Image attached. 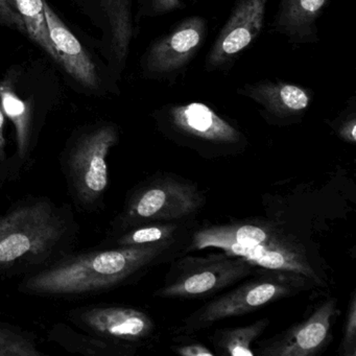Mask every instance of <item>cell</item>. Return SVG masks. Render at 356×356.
I'll return each mask as SVG.
<instances>
[{
  "label": "cell",
  "instance_id": "1",
  "mask_svg": "<svg viewBox=\"0 0 356 356\" xmlns=\"http://www.w3.org/2000/svg\"><path fill=\"white\" fill-rule=\"evenodd\" d=\"M191 236L84 254L26 279L24 291L44 295H79L122 284L158 264L184 255Z\"/></svg>",
  "mask_w": 356,
  "mask_h": 356
},
{
  "label": "cell",
  "instance_id": "2",
  "mask_svg": "<svg viewBox=\"0 0 356 356\" xmlns=\"http://www.w3.org/2000/svg\"><path fill=\"white\" fill-rule=\"evenodd\" d=\"M214 248L257 268L296 273L323 285L303 243L291 233L259 218L210 225L191 235L187 252Z\"/></svg>",
  "mask_w": 356,
  "mask_h": 356
},
{
  "label": "cell",
  "instance_id": "3",
  "mask_svg": "<svg viewBox=\"0 0 356 356\" xmlns=\"http://www.w3.org/2000/svg\"><path fill=\"white\" fill-rule=\"evenodd\" d=\"M253 275V278L210 300L186 316L183 320L181 332H197L225 318L243 316L316 285L312 279L296 273L259 268Z\"/></svg>",
  "mask_w": 356,
  "mask_h": 356
},
{
  "label": "cell",
  "instance_id": "4",
  "mask_svg": "<svg viewBox=\"0 0 356 356\" xmlns=\"http://www.w3.org/2000/svg\"><path fill=\"white\" fill-rule=\"evenodd\" d=\"M257 266L230 254L181 255L172 260L155 296L168 299H205L252 276Z\"/></svg>",
  "mask_w": 356,
  "mask_h": 356
},
{
  "label": "cell",
  "instance_id": "5",
  "mask_svg": "<svg viewBox=\"0 0 356 356\" xmlns=\"http://www.w3.org/2000/svg\"><path fill=\"white\" fill-rule=\"evenodd\" d=\"M63 233V222L54 208L43 202L0 216V268L45 253Z\"/></svg>",
  "mask_w": 356,
  "mask_h": 356
},
{
  "label": "cell",
  "instance_id": "6",
  "mask_svg": "<svg viewBox=\"0 0 356 356\" xmlns=\"http://www.w3.org/2000/svg\"><path fill=\"white\" fill-rule=\"evenodd\" d=\"M204 204L203 193L193 183L174 176H161L134 193L124 218L133 228L152 222H188Z\"/></svg>",
  "mask_w": 356,
  "mask_h": 356
},
{
  "label": "cell",
  "instance_id": "7",
  "mask_svg": "<svg viewBox=\"0 0 356 356\" xmlns=\"http://www.w3.org/2000/svg\"><path fill=\"white\" fill-rule=\"evenodd\" d=\"M207 37V22L199 16L188 17L172 32L156 41L143 58L147 76L172 80L188 65Z\"/></svg>",
  "mask_w": 356,
  "mask_h": 356
},
{
  "label": "cell",
  "instance_id": "8",
  "mask_svg": "<svg viewBox=\"0 0 356 356\" xmlns=\"http://www.w3.org/2000/svg\"><path fill=\"white\" fill-rule=\"evenodd\" d=\"M337 300L329 298L309 316L273 339L260 341L256 354L261 356H312L330 343Z\"/></svg>",
  "mask_w": 356,
  "mask_h": 356
},
{
  "label": "cell",
  "instance_id": "9",
  "mask_svg": "<svg viewBox=\"0 0 356 356\" xmlns=\"http://www.w3.org/2000/svg\"><path fill=\"white\" fill-rule=\"evenodd\" d=\"M118 139L115 129L104 127L81 139L72 152L70 172L74 188L83 202L95 201L107 189L108 154Z\"/></svg>",
  "mask_w": 356,
  "mask_h": 356
},
{
  "label": "cell",
  "instance_id": "10",
  "mask_svg": "<svg viewBox=\"0 0 356 356\" xmlns=\"http://www.w3.org/2000/svg\"><path fill=\"white\" fill-rule=\"evenodd\" d=\"M268 0H238L206 58L210 72L229 67L261 32Z\"/></svg>",
  "mask_w": 356,
  "mask_h": 356
},
{
  "label": "cell",
  "instance_id": "11",
  "mask_svg": "<svg viewBox=\"0 0 356 356\" xmlns=\"http://www.w3.org/2000/svg\"><path fill=\"white\" fill-rule=\"evenodd\" d=\"M168 122L175 134L191 143L220 149L245 143L237 129L202 103L172 106L168 112Z\"/></svg>",
  "mask_w": 356,
  "mask_h": 356
},
{
  "label": "cell",
  "instance_id": "12",
  "mask_svg": "<svg viewBox=\"0 0 356 356\" xmlns=\"http://www.w3.org/2000/svg\"><path fill=\"white\" fill-rule=\"evenodd\" d=\"M239 93L261 106L266 118L279 122L297 120L312 101L310 93L298 85L268 81L245 85Z\"/></svg>",
  "mask_w": 356,
  "mask_h": 356
},
{
  "label": "cell",
  "instance_id": "13",
  "mask_svg": "<svg viewBox=\"0 0 356 356\" xmlns=\"http://www.w3.org/2000/svg\"><path fill=\"white\" fill-rule=\"evenodd\" d=\"M81 318L95 332L122 341H141L154 331V322L149 314L135 308L122 306L91 308Z\"/></svg>",
  "mask_w": 356,
  "mask_h": 356
},
{
  "label": "cell",
  "instance_id": "14",
  "mask_svg": "<svg viewBox=\"0 0 356 356\" xmlns=\"http://www.w3.org/2000/svg\"><path fill=\"white\" fill-rule=\"evenodd\" d=\"M45 19L54 49L59 58V63L66 72L87 87L97 86V76L95 64L83 49L78 39L58 17L49 3L43 0Z\"/></svg>",
  "mask_w": 356,
  "mask_h": 356
},
{
  "label": "cell",
  "instance_id": "15",
  "mask_svg": "<svg viewBox=\"0 0 356 356\" xmlns=\"http://www.w3.org/2000/svg\"><path fill=\"white\" fill-rule=\"evenodd\" d=\"M330 0H280L272 28L291 43L314 42L318 35L316 22Z\"/></svg>",
  "mask_w": 356,
  "mask_h": 356
},
{
  "label": "cell",
  "instance_id": "16",
  "mask_svg": "<svg viewBox=\"0 0 356 356\" xmlns=\"http://www.w3.org/2000/svg\"><path fill=\"white\" fill-rule=\"evenodd\" d=\"M270 325L268 318H261L247 326L216 330L211 337L216 353L218 355L253 356L252 343Z\"/></svg>",
  "mask_w": 356,
  "mask_h": 356
},
{
  "label": "cell",
  "instance_id": "17",
  "mask_svg": "<svg viewBox=\"0 0 356 356\" xmlns=\"http://www.w3.org/2000/svg\"><path fill=\"white\" fill-rule=\"evenodd\" d=\"M12 3L24 22L30 38L40 45L56 61L59 62V58L49 37L43 0H12Z\"/></svg>",
  "mask_w": 356,
  "mask_h": 356
},
{
  "label": "cell",
  "instance_id": "18",
  "mask_svg": "<svg viewBox=\"0 0 356 356\" xmlns=\"http://www.w3.org/2000/svg\"><path fill=\"white\" fill-rule=\"evenodd\" d=\"M0 101L6 115L15 126L18 154L24 158L28 153L30 137V111L28 106L6 83H0Z\"/></svg>",
  "mask_w": 356,
  "mask_h": 356
},
{
  "label": "cell",
  "instance_id": "19",
  "mask_svg": "<svg viewBox=\"0 0 356 356\" xmlns=\"http://www.w3.org/2000/svg\"><path fill=\"white\" fill-rule=\"evenodd\" d=\"M185 222H163L140 225L124 233L118 239V245H147L184 236L189 233Z\"/></svg>",
  "mask_w": 356,
  "mask_h": 356
},
{
  "label": "cell",
  "instance_id": "20",
  "mask_svg": "<svg viewBox=\"0 0 356 356\" xmlns=\"http://www.w3.org/2000/svg\"><path fill=\"white\" fill-rule=\"evenodd\" d=\"M113 8L114 45L118 61H122L128 54L129 43L132 37L130 19V0H114Z\"/></svg>",
  "mask_w": 356,
  "mask_h": 356
},
{
  "label": "cell",
  "instance_id": "21",
  "mask_svg": "<svg viewBox=\"0 0 356 356\" xmlns=\"http://www.w3.org/2000/svg\"><path fill=\"white\" fill-rule=\"evenodd\" d=\"M36 346L19 333L0 328V356L40 355Z\"/></svg>",
  "mask_w": 356,
  "mask_h": 356
},
{
  "label": "cell",
  "instance_id": "22",
  "mask_svg": "<svg viewBox=\"0 0 356 356\" xmlns=\"http://www.w3.org/2000/svg\"><path fill=\"white\" fill-rule=\"evenodd\" d=\"M341 353L343 356L356 355V297L355 291L352 293L346 316L345 327H343V341H341Z\"/></svg>",
  "mask_w": 356,
  "mask_h": 356
},
{
  "label": "cell",
  "instance_id": "23",
  "mask_svg": "<svg viewBox=\"0 0 356 356\" xmlns=\"http://www.w3.org/2000/svg\"><path fill=\"white\" fill-rule=\"evenodd\" d=\"M184 0H145V11L149 16H162L181 9Z\"/></svg>",
  "mask_w": 356,
  "mask_h": 356
},
{
  "label": "cell",
  "instance_id": "24",
  "mask_svg": "<svg viewBox=\"0 0 356 356\" xmlns=\"http://www.w3.org/2000/svg\"><path fill=\"white\" fill-rule=\"evenodd\" d=\"M0 20L26 34V26L18 15L12 0H0Z\"/></svg>",
  "mask_w": 356,
  "mask_h": 356
},
{
  "label": "cell",
  "instance_id": "25",
  "mask_svg": "<svg viewBox=\"0 0 356 356\" xmlns=\"http://www.w3.org/2000/svg\"><path fill=\"white\" fill-rule=\"evenodd\" d=\"M175 352L182 356H213V352L202 343H189L174 348Z\"/></svg>",
  "mask_w": 356,
  "mask_h": 356
},
{
  "label": "cell",
  "instance_id": "26",
  "mask_svg": "<svg viewBox=\"0 0 356 356\" xmlns=\"http://www.w3.org/2000/svg\"><path fill=\"white\" fill-rule=\"evenodd\" d=\"M356 120L354 114H352L350 120L343 122L339 129V135L341 139L350 143H355L356 141Z\"/></svg>",
  "mask_w": 356,
  "mask_h": 356
},
{
  "label": "cell",
  "instance_id": "27",
  "mask_svg": "<svg viewBox=\"0 0 356 356\" xmlns=\"http://www.w3.org/2000/svg\"><path fill=\"white\" fill-rule=\"evenodd\" d=\"M3 126H5V114L0 110V160L5 159V137H3Z\"/></svg>",
  "mask_w": 356,
  "mask_h": 356
},
{
  "label": "cell",
  "instance_id": "28",
  "mask_svg": "<svg viewBox=\"0 0 356 356\" xmlns=\"http://www.w3.org/2000/svg\"><path fill=\"white\" fill-rule=\"evenodd\" d=\"M193 1H197V0H193Z\"/></svg>",
  "mask_w": 356,
  "mask_h": 356
}]
</instances>
